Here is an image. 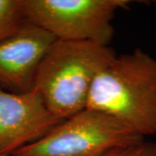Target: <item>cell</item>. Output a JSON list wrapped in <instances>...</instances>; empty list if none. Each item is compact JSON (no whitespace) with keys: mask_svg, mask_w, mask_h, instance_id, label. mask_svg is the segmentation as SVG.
Wrapping results in <instances>:
<instances>
[{"mask_svg":"<svg viewBox=\"0 0 156 156\" xmlns=\"http://www.w3.org/2000/svg\"><path fill=\"white\" fill-rule=\"evenodd\" d=\"M116 56L107 45L56 40L39 64L33 89L56 117L67 119L86 108L95 78Z\"/></svg>","mask_w":156,"mask_h":156,"instance_id":"cell-2","label":"cell"},{"mask_svg":"<svg viewBox=\"0 0 156 156\" xmlns=\"http://www.w3.org/2000/svg\"><path fill=\"white\" fill-rule=\"evenodd\" d=\"M131 0H23L24 16L56 40L87 41L109 46L115 33L112 20Z\"/></svg>","mask_w":156,"mask_h":156,"instance_id":"cell-4","label":"cell"},{"mask_svg":"<svg viewBox=\"0 0 156 156\" xmlns=\"http://www.w3.org/2000/svg\"><path fill=\"white\" fill-rule=\"evenodd\" d=\"M86 108L115 118L145 138L156 134V58L137 48L96 76Z\"/></svg>","mask_w":156,"mask_h":156,"instance_id":"cell-1","label":"cell"},{"mask_svg":"<svg viewBox=\"0 0 156 156\" xmlns=\"http://www.w3.org/2000/svg\"><path fill=\"white\" fill-rule=\"evenodd\" d=\"M26 22L23 0H0V40L15 33Z\"/></svg>","mask_w":156,"mask_h":156,"instance_id":"cell-7","label":"cell"},{"mask_svg":"<svg viewBox=\"0 0 156 156\" xmlns=\"http://www.w3.org/2000/svg\"><path fill=\"white\" fill-rule=\"evenodd\" d=\"M56 38L27 22L0 40V88L13 93L32 90L39 64Z\"/></svg>","mask_w":156,"mask_h":156,"instance_id":"cell-6","label":"cell"},{"mask_svg":"<svg viewBox=\"0 0 156 156\" xmlns=\"http://www.w3.org/2000/svg\"><path fill=\"white\" fill-rule=\"evenodd\" d=\"M0 156H23V155H17V154H0Z\"/></svg>","mask_w":156,"mask_h":156,"instance_id":"cell-9","label":"cell"},{"mask_svg":"<svg viewBox=\"0 0 156 156\" xmlns=\"http://www.w3.org/2000/svg\"><path fill=\"white\" fill-rule=\"evenodd\" d=\"M62 121L34 89L13 93L0 88V154H12L37 141Z\"/></svg>","mask_w":156,"mask_h":156,"instance_id":"cell-5","label":"cell"},{"mask_svg":"<svg viewBox=\"0 0 156 156\" xmlns=\"http://www.w3.org/2000/svg\"><path fill=\"white\" fill-rule=\"evenodd\" d=\"M101 156H156V142L144 140L138 144L113 149Z\"/></svg>","mask_w":156,"mask_h":156,"instance_id":"cell-8","label":"cell"},{"mask_svg":"<svg viewBox=\"0 0 156 156\" xmlns=\"http://www.w3.org/2000/svg\"><path fill=\"white\" fill-rule=\"evenodd\" d=\"M145 138L105 113L85 108L62 120L50 133L12 154L23 156H101Z\"/></svg>","mask_w":156,"mask_h":156,"instance_id":"cell-3","label":"cell"}]
</instances>
